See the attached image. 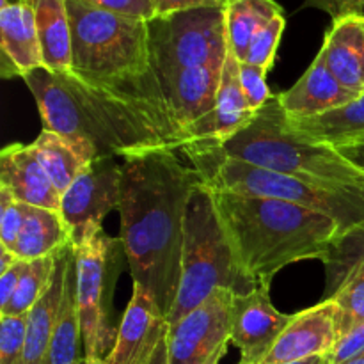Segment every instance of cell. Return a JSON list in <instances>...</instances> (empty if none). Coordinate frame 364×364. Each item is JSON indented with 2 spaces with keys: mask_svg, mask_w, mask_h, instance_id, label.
<instances>
[{
  "mask_svg": "<svg viewBox=\"0 0 364 364\" xmlns=\"http://www.w3.org/2000/svg\"><path fill=\"white\" fill-rule=\"evenodd\" d=\"M290 320L291 316L274 308L267 287L235 295L231 343L240 350V364L262 363Z\"/></svg>",
  "mask_w": 364,
  "mask_h": 364,
  "instance_id": "12",
  "label": "cell"
},
{
  "mask_svg": "<svg viewBox=\"0 0 364 364\" xmlns=\"http://www.w3.org/2000/svg\"><path fill=\"white\" fill-rule=\"evenodd\" d=\"M361 350H364V323L355 327L352 333H348L347 336L336 341L333 352L329 354L331 364H341L348 361V359L354 358Z\"/></svg>",
  "mask_w": 364,
  "mask_h": 364,
  "instance_id": "36",
  "label": "cell"
},
{
  "mask_svg": "<svg viewBox=\"0 0 364 364\" xmlns=\"http://www.w3.org/2000/svg\"><path fill=\"white\" fill-rule=\"evenodd\" d=\"M156 16L180 13V11L199 9V7H224L228 0H153Z\"/></svg>",
  "mask_w": 364,
  "mask_h": 364,
  "instance_id": "37",
  "label": "cell"
},
{
  "mask_svg": "<svg viewBox=\"0 0 364 364\" xmlns=\"http://www.w3.org/2000/svg\"><path fill=\"white\" fill-rule=\"evenodd\" d=\"M119 240L134 284L144 288L169 318L178 297L185 215L198 171L178 149L159 148L121 160Z\"/></svg>",
  "mask_w": 364,
  "mask_h": 364,
  "instance_id": "1",
  "label": "cell"
},
{
  "mask_svg": "<svg viewBox=\"0 0 364 364\" xmlns=\"http://www.w3.org/2000/svg\"><path fill=\"white\" fill-rule=\"evenodd\" d=\"M341 364H364V350H361L359 354H355L354 358H350L348 361H345Z\"/></svg>",
  "mask_w": 364,
  "mask_h": 364,
  "instance_id": "45",
  "label": "cell"
},
{
  "mask_svg": "<svg viewBox=\"0 0 364 364\" xmlns=\"http://www.w3.org/2000/svg\"><path fill=\"white\" fill-rule=\"evenodd\" d=\"M71 245V231L63 213L25 205L23 228L13 247L18 259L32 262L48 256H59Z\"/></svg>",
  "mask_w": 364,
  "mask_h": 364,
  "instance_id": "22",
  "label": "cell"
},
{
  "mask_svg": "<svg viewBox=\"0 0 364 364\" xmlns=\"http://www.w3.org/2000/svg\"><path fill=\"white\" fill-rule=\"evenodd\" d=\"M0 48L2 75L6 78H23L45 68L31 0L0 6Z\"/></svg>",
  "mask_w": 364,
  "mask_h": 364,
  "instance_id": "15",
  "label": "cell"
},
{
  "mask_svg": "<svg viewBox=\"0 0 364 364\" xmlns=\"http://www.w3.org/2000/svg\"><path fill=\"white\" fill-rule=\"evenodd\" d=\"M0 187L23 205L60 212L63 194L43 169L32 144H9L0 153Z\"/></svg>",
  "mask_w": 364,
  "mask_h": 364,
  "instance_id": "16",
  "label": "cell"
},
{
  "mask_svg": "<svg viewBox=\"0 0 364 364\" xmlns=\"http://www.w3.org/2000/svg\"><path fill=\"white\" fill-rule=\"evenodd\" d=\"M78 364H107L105 359H98V358H82L80 363Z\"/></svg>",
  "mask_w": 364,
  "mask_h": 364,
  "instance_id": "46",
  "label": "cell"
},
{
  "mask_svg": "<svg viewBox=\"0 0 364 364\" xmlns=\"http://www.w3.org/2000/svg\"><path fill=\"white\" fill-rule=\"evenodd\" d=\"M322 263L326 267L323 301H329L348 277L364 270V224L338 235Z\"/></svg>",
  "mask_w": 364,
  "mask_h": 364,
  "instance_id": "27",
  "label": "cell"
},
{
  "mask_svg": "<svg viewBox=\"0 0 364 364\" xmlns=\"http://www.w3.org/2000/svg\"><path fill=\"white\" fill-rule=\"evenodd\" d=\"M71 251H73V245L55 256V274H53L52 284L46 294L39 299L38 304L27 313V338H25V354L21 364H46L48 361L50 343H52L53 329H55L60 299H63L64 276H66Z\"/></svg>",
  "mask_w": 364,
  "mask_h": 364,
  "instance_id": "21",
  "label": "cell"
},
{
  "mask_svg": "<svg viewBox=\"0 0 364 364\" xmlns=\"http://www.w3.org/2000/svg\"><path fill=\"white\" fill-rule=\"evenodd\" d=\"M27 338V315L0 316V364H21Z\"/></svg>",
  "mask_w": 364,
  "mask_h": 364,
  "instance_id": "32",
  "label": "cell"
},
{
  "mask_svg": "<svg viewBox=\"0 0 364 364\" xmlns=\"http://www.w3.org/2000/svg\"><path fill=\"white\" fill-rule=\"evenodd\" d=\"M329 301L334 304V323L338 340H341L364 323V270L348 277Z\"/></svg>",
  "mask_w": 364,
  "mask_h": 364,
  "instance_id": "29",
  "label": "cell"
},
{
  "mask_svg": "<svg viewBox=\"0 0 364 364\" xmlns=\"http://www.w3.org/2000/svg\"><path fill=\"white\" fill-rule=\"evenodd\" d=\"M45 70L70 73L73 59L68 0H31Z\"/></svg>",
  "mask_w": 364,
  "mask_h": 364,
  "instance_id": "23",
  "label": "cell"
},
{
  "mask_svg": "<svg viewBox=\"0 0 364 364\" xmlns=\"http://www.w3.org/2000/svg\"><path fill=\"white\" fill-rule=\"evenodd\" d=\"M210 188V187H208ZM212 191L228 244L256 287H270L284 267L320 259L340 235L336 220L281 199Z\"/></svg>",
  "mask_w": 364,
  "mask_h": 364,
  "instance_id": "3",
  "label": "cell"
},
{
  "mask_svg": "<svg viewBox=\"0 0 364 364\" xmlns=\"http://www.w3.org/2000/svg\"><path fill=\"white\" fill-rule=\"evenodd\" d=\"M123 167L119 159H100L71 183L60 199V213L71 231L73 247L102 228L109 212L119 208Z\"/></svg>",
  "mask_w": 364,
  "mask_h": 364,
  "instance_id": "11",
  "label": "cell"
},
{
  "mask_svg": "<svg viewBox=\"0 0 364 364\" xmlns=\"http://www.w3.org/2000/svg\"><path fill=\"white\" fill-rule=\"evenodd\" d=\"M359 95L361 92L350 91L338 82L318 52L297 84L288 91L279 92L277 98L288 117H309L338 109Z\"/></svg>",
  "mask_w": 364,
  "mask_h": 364,
  "instance_id": "17",
  "label": "cell"
},
{
  "mask_svg": "<svg viewBox=\"0 0 364 364\" xmlns=\"http://www.w3.org/2000/svg\"><path fill=\"white\" fill-rule=\"evenodd\" d=\"M238 66L240 63L237 57L228 50L226 60L223 66V75H220L219 95H217L215 109L226 114H247L256 112L251 109L247 98L244 95V89L240 84V75H238Z\"/></svg>",
  "mask_w": 364,
  "mask_h": 364,
  "instance_id": "30",
  "label": "cell"
},
{
  "mask_svg": "<svg viewBox=\"0 0 364 364\" xmlns=\"http://www.w3.org/2000/svg\"><path fill=\"white\" fill-rule=\"evenodd\" d=\"M306 2V6H309V7H316V9H326L327 7V4L331 2V0H304Z\"/></svg>",
  "mask_w": 364,
  "mask_h": 364,
  "instance_id": "44",
  "label": "cell"
},
{
  "mask_svg": "<svg viewBox=\"0 0 364 364\" xmlns=\"http://www.w3.org/2000/svg\"><path fill=\"white\" fill-rule=\"evenodd\" d=\"M284 27H287L284 14L276 16L272 21H269L251 41V46H249L247 57H245L244 63L255 64V66H259L265 71H269L272 68L274 59H276Z\"/></svg>",
  "mask_w": 364,
  "mask_h": 364,
  "instance_id": "31",
  "label": "cell"
},
{
  "mask_svg": "<svg viewBox=\"0 0 364 364\" xmlns=\"http://www.w3.org/2000/svg\"><path fill=\"white\" fill-rule=\"evenodd\" d=\"M32 148H34L43 169L46 171L60 194H64L89 166L68 139L55 132L46 130V128H43L38 139L32 142Z\"/></svg>",
  "mask_w": 364,
  "mask_h": 364,
  "instance_id": "26",
  "label": "cell"
},
{
  "mask_svg": "<svg viewBox=\"0 0 364 364\" xmlns=\"http://www.w3.org/2000/svg\"><path fill=\"white\" fill-rule=\"evenodd\" d=\"M338 341L333 301H322L291 316L274 347L259 364H291L329 355Z\"/></svg>",
  "mask_w": 364,
  "mask_h": 364,
  "instance_id": "14",
  "label": "cell"
},
{
  "mask_svg": "<svg viewBox=\"0 0 364 364\" xmlns=\"http://www.w3.org/2000/svg\"><path fill=\"white\" fill-rule=\"evenodd\" d=\"M117 327L116 345L107 364H148L166 338L169 323L151 295L134 284L130 304Z\"/></svg>",
  "mask_w": 364,
  "mask_h": 364,
  "instance_id": "13",
  "label": "cell"
},
{
  "mask_svg": "<svg viewBox=\"0 0 364 364\" xmlns=\"http://www.w3.org/2000/svg\"><path fill=\"white\" fill-rule=\"evenodd\" d=\"M23 269H25V262L23 259H18L9 270L0 274V311H2V309L9 304L11 299H13L14 291H16L18 288V283H20V277H21V272H23Z\"/></svg>",
  "mask_w": 364,
  "mask_h": 364,
  "instance_id": "38",
  "label": "cell"
},
{
  "mask_svg": "<svg viewBox=\"0 0 364 364\" xmlns=\"http://www.w3.org/2000/svg\"><path fill=\"white\" fill-rule=\"evenodd\" d=\"M238 75H240V84L244 89V95L247 98L249 105L252 110L258 112L270 98H272V92H270L269 85H267V71L263 68L255 66V64L249 63H240L238 66Z\"/></svg>",
  "mask_w": 364,
  "mask_h": 364,
  "instance_id": "34",
  "label": "cell"
},
{
  "mask_svg": "<svg viewBox=\"0 0 364 364\" xmlns=\"http://www.w3.org/2000/svg\"><path fill=\"white\" fill-rule=\"evenodd\" d=\"M213 191L281 199L323 213L336 220L340 235L364 224V185L306 181L263 169L215 151L205 142H188L178 149Z\"/></svg>",
  "mask_w": 364,
  "mask_h": 364,
  "instance_id": "5",
  "label": "cell"
},
{
  "mask_svg": "<svg viewBox=\"0 0 364 364\" xmlns=\"http://www.w3.org/2000/svg\"><path fill=\"white\" fill-rule=\"evenodd\" d=\"M23 203L16 201L7 188L0 187V245L13 251L23 228Z\"/></svg>",
  "mask_w": 364,
  "mask_h": 364,
  "instance_id": "33",
  "label": "cell"
},
{
  "mask_svg": "<svg viewBox=\"0 0 364 364\" xmlns=\"http://www.w3.org/2000/svg\"><path fill=\"white\" fill-rule=\"evenodd\" d=\"M320 53L343 87L364 91V21L359 16L334 20Z\"/></svg>",
  "mask_w": 364,
  "mask_h": 364,
  "instance_id": "19",
  "label": "cell"
},
{
  "mask_svg": "<svg viewBox=\"0 0 364 364\" xmlns=\"http://www.w3.org/2000/svg\"><path fill=\"white\" fill-rule=\"evenodd\" d=\"M323 11L329 13L333 20H340L343 16L364 18V0H331Z\"/></svg>",
  "mask_w": 364,
  "mask_h": 364,
  "instance_id": "39",
  "label": "cell"
},
{
  "mask_svg": "<svg viewBox=\"0 0 364 364\" xmlns=\"http://www.w3.org/2000/svg\"><path fill=\"white\" fill-rule=\"evenodd\" d=\"M73 59L70 73L103 98L141 114L174 149L187 141L167 105L149 53L148 21L68 0Z\"/></svg>",
  "mask_w": 364,
  "mask_h": 364,
  "instance_id": "2",
  "label": "cell"
},
{
  "mask_svg": "<svg viewBox=\"0 0 364 364\" xmlns=\"http://www.w3.org/2000/svg\"><path fill=\"white\" fill-rule=\"evenodd\" d=\"M363 21H364V18H363Z\"/></svg>",
  "mask_w": 364,
  "mask_h": 364,
  "instance_id": "47",
  "label": "cell"
},
{
  "mask_svg": "<svg viewBox=\"0 0 364 364\" xmlns=\"http://www.w3.org/2000/svg\"><path fill=\"white\" fill-rule=\"evenodd\" d=\"M215 151L263 169L306 181L364 185V173L331 146L295 137L287 128V112L277 95L256 112L255 119L224 142L198 141Z\"/></svg>",
  "mask_w": 364,
  "mask_h": 364,
  "instance_id": "6",
  "label": "cell"
},
{
  "mask_svg": "<svg viewBox=\"0 0 364 364\" xmlns=\"http://www.w3.org/2000/svg\"><path fill=\"white\" fill-rule=\"evenodd\" d=\"M283 14V7L276 0H228L224 6L228 50L244 63L255 36L269 21Z\"/></svg>",
  "mask_w": 364,
  "mask_h": 364,
  "instance_id": "25",
  "label": "cell"
},
{
  "mask_svg": "<svg viewBox=\"0 0 364 364\" xmlns=\"http://www.w3.org/2000/svg\"><path fill=\"white\" fill-rule=\"evenodd\" d=\"M149 53L162 91L178 73L228 55L224 7H199L148 21Z\"/></svg>",
  "mask_w": 364,
  "mask_h": 364,
  "instance_id": "9",
  "label": "cell"
},
{
  "mask_svg": "<svg viewBox=\"0 0 364 364\" xmlns=\"http://www.w3.org/2000/svg\"><path fill=\"white\" fill-rule=\"evenodd\" d=\"M238 364H240V363H238Z\"/></svg>",
  "mask_w": 364,
  "mask_h": 364,
  "instance_id": "48",
  "label": "cell"
},
{
  "mask_svg": "<svg viewBox=\"0 0 364 364\" xmlns=\"http://www.w3.org/2000/svg\"><path fill=\"white\" fill-rule=\"evenodd\" d=\"M45 128L63 135L87 164L127 159L159 148L174 149L141 114L103 98L68 73L39 68L23 77Z\"/></svg>",
  "mask_w": 364,
  "mask_h": 364,
  "instance_id": "4",
  "label": "cell"
},
{
  "mask_svg": "<svg viewBox=\"0 0 364 364\" xmlns=\"http://www.w3.org/2000/svg\"><path fill=\"white\" fill-rule=\"evenodd\" d=\"M223 66L224 63H212L191 68L178 73L164 87L167 105L181 134L215 107Z\"/></svg>",
  "mask_w": 364,
  "mask_h": 364,
  "instance_id": "18",
  "label": "cell"
},
{
  "mask_svg": "<svg viewBox=\"0 0 364 364\" xmlns=\"http://www.w3.org/2000/svg\"><path fill=\"white\" fill-rule=\"evenodd\" d=\"M217 288H226L235 295H247L258 287L238 267L220 226L212 191L199 181L188 198L180 288L167 323L173 326L188 315Z\"/></svg>",
  "mask_w": 364,
  "mask_h": 364,
  "instance_id": "7",
  "label": "cell"
},
{
  "mask_svg": "<svg viewBox=\"0 0 364 364\" xmlns=\"http://www.w3.org/2000/svg\"><path fill=\"white\" fill-rule=\"evenodd\" d=\"M96 9L109 11V13L121 14V16L135 18V20L151 21L156 16V9L153 0H80Z\"/></svg>",
  "mask_w": 364,
  "mask_h": 364,
  "instance_id": "35",
  "label": "cell"
},
{
  "mask_svg": "<svg viewBox=\"0 0 364 364\" xmlns=\"http://www.w3.org/2000/svg\"><path fill=\"white\" fill-rule=\"evenodd\" d=\"M334 149H336L345 160H348L352 166H355L364 173V137L358 139V141L347 142V144L336 146Z\"/></svg>",
  "mask_w": 364,
  "mask_h": 364,
  "instance_id": "40",
  "label": "cell"
},
{
  "mask_svg": "<svg viewBox=\"0 0 364 364\" xmlns=\"http://www.w3.org/2000/svg\"><path fill=\"white\" fill-rule=\"evenodd\" d=\"M233 291L217 288L201 306L167 329L171 364H219L228 352Z\"/></svg>",
  "mask_w": 364,
  "mask_h": 364,
  "instance_id": "10",
  "label": "cell"
},
{
  "mask_svg": "<svg viewBox=\"0 0 364 364\" xmlns=\"http://www.w3.org/2000/svg\"><path fill=\"white\" fill-rule=\"evenodd\" d=\"M148 364H171L169 363V348H167V334H166V338L160 341V345L156 347L155 354H153L151 361H149Z\"/></svg>",
  "mask_w": 364,
  "mask_h": 364,
  "instance_id": "41",
  "label": "cell"
},
{
  "mask_svg": "<svg viewBox=\"0 0 364 364\" xmlns=\"http://www.w3.org/2000/svg\"><path fill=\"white\" fill-rule=\"evenodd\" d=\"M287 128L302 141L331 148L358 141L364 137V91L352 102L318 116H287Z\"/></svg>",
  "mask_w": 364,
  "mask_h": 364,
  "instance_id": "20",
  "label": "cell"
},
{
  "mask_svg": "<svg viewBox=\"0 0 364 364\" xmlns=\"http://www.w3.org/2000/svg\"><path fill=\"white\" fill-rule=\"evenodd\" d=\"M291 364H331V358L329 355H316V358H309L304 359V361H297Z\"/></svg>",
  "mask_w": 364,
  "mask_h": 364,
  "instance_id": "43",
  "label": "cell"
},
{
  "mask_svg": "<svg viewBox=\"0 0 364 364\" xmlns=\"http://www.w3.org/2000/svg\"><path fill=\"white\" fill-rule=\"evenodd\" d=\"M55 274V256L25 262L20 283L9 304L0 311V316L27 315L39 299L46 294Z\"/></svg>",
  "mask_w": 364,
  "mask_h": 364,
  "instance_id": "28",
  "label": "cell"
},
{
  "mask_svg": "<svg viewBox=\"0 0 364 364\" xmlns=\"http://www.w3.org/2000/svg\"><path fill=\"white\" fill-rule=\"evenodd\" d=\"M16 262H18V256L14 255L11 249L0 245V274L6 272V270H9Z\"/></svg>",
  "mask_w": 364,
  "mask_h": 364,
  "instance_id": "42",
  "label": "cell"
},
{
  "mask_svg": "<svg viewBox=\"0 0 364 364\" xmlns=\"http://www.w3.org/2000/svg\"><path fill=\"white\" fill-rule=\"evenodd\" d=\"M80 340L82 326L77 297V258H75L73 247L70 259H68L63 299H60L59 313H57L55 329H53L48 361H46V364L80 363L82 358H78V345H80Z\"/></svg>",
  "mask_w": 364,
  "mask_h": 364,
  "instance_id": "24",
  "label": "cell"
},
{
  "mask_svg": "<svg viewBox=\"0 0 364 364\" xmlns=\"http://www.w3.org/2000/svg\"><path fill=\"white\" fill-rule=\"evenodd\" d=\"M123 256L124 249L119 238L109 237L103 228L75 247L77 297L85 358L107 359L116 345L119 327L112 323V306Z\"/></svg>",
  "mask_w": 364,
  "mask_h": 364,
  "instance_id": "8",
  "label": "cell"
}]
</instances>
